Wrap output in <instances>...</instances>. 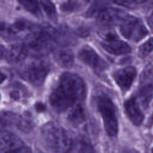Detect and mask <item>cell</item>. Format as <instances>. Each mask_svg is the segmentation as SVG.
Returning <instances> with one entry per match:
<instances>
[{"mask_svg":"<svg viewBox=\"0 0 153 153\" xmlns=\"http://www.w3.org/2000/svg\"><path fill=\"white\" fill-rule=\"evenodd\" d=\"M10 153H32V151L29 148L23 146Z\"/></svg>","mask_w":153,"mask_h":153,"instance_id":"30","label":"cell"},{"mask_svg":"<svg viewBox=\"0 0 153 153\" xmlns=\"http://www.w3.org/2000/svg\"><path fill=\"white\" fill-rule=\"evenodd\" d=\"M0 37L6 41H11L16 40L17 35L16 31L10 25L0 22Z\"/></svg>","mask_w":153,"mask_h":153,"instance_id":"20","label":"cell"},{"mask_svg":"<svg viewBox=\"0 0 153 153\" xmlns=\"http://www.w3.org/2000/svg\"><path fill=\"white\" fill-rule=\"evenodd\" d=\"M17 126L23 132L30 131L33 127V121L30 113L26 112L22 116H20Z\"/></svg>","mask_w":153,"mask_h":153,"instance_id":"18","label":"cell"},{"mask_svg":"<svg viewBox=\"0 0 153 153\" xmlns=\"http://www.w3.org/2000/svg\"><path fill=\"white\" fill-rule=\"evenodd\" d=\"M124 12L116 8H105L97 15V24L103 28H110L121 22L126 16Z\"/></svg>","mask_w":153,"mask_h":153,"instance_id":"6","label":"cell"},{"mask_svg":"<svg viewBox=\"0 0 153 153\" xmlns=\"http://www.w3.org/2000/svg\"><path fill=\"white\" fill-rule=\"evenodd\" d=\"M49 71V66L43 60H38L32 63L27 69V78L35 85H41L44 81Z\"/></svg>","mask_w":153,"mask_h":153,"instance_id":"9","label":"cell"},{"mask_svg":"<svg viewBox=\"0 0 153 153\" xmlns=\"http://www.w3.org/2000/svg\"><path fill=\"white\" fill-rule=\"evenodd\" d=\"M41 136L45 145L53 153H69L72 149L71 136L55 122L47 123L42 127Z\"/></svg>","mask_w":153,"mask_h":153,"instance_id":"2","label":"cell"},{"mask_svg":"<svg viewBox=\"0 0 153 153\" xmlns=\"http://www.w3.org/2000/svg\"><path fill=\"white\" fill-rule=\"evenodd\" d=\"M19 117L17 114L12 112H0V131H6L14 125H17Z\"/></svg>","mask_w":153,"mask_h":153,"instance_id":"16","label":"cell"},{"mask_svg":"<svg viewBox=\"0 0 153 153\" xmlns=\"http://www.w3.org/2000/svg\"><path fill=\"white\" fill-rule=\"evenodd\" d=\"M10 97L14 100H18L20 97V94L19 91L16 90H13L10 92Z\"/></svg>","mask_w":153,"mask_h":153,"instance_id":"34","label":"cell"},{"mask_svg":"<svg viewBox=\"0 0 153 153\" xmlns=\"http://www.w3.org/2000/svg\"><path fill=\"white\" fill-rule=\"evenodd\" d=\"M28 55L26 48L23 44L12 45L7 50L6 58L11 63H17L25 60Z\"/></svg>","mask_w":153,"mask_h":153,"instance_id":"14","label":"cell"},{"mask_svg":"<svg viewBox=\"0 0 153 153\" xmlns=\"http://www.w3.org/2000/svg\"><path fill=\"white\" fill-rule=\"evenodd\" d=\"M23 145L22 140L12 133H5L0 137V153H10Z\"/></svg>","mask_w":153,"mask_h":153,"instance_id":"11","label":"cell"},{"mask_svg":"<svg viewBox=\"0 0 153 153\" xmlns=\"http://www.w3.org/2000/svg\"><path fill=\"white\" fill-rule=\"evenodd\" d=\"M153 50V38H149L141 46L138 50V55L140 58H145Z\"/></svg>","mask_w":153,"mask_h":153,"instance_id":"25","label":"cell"},{"mask_svg":"<svg viewBox=\"0 0 153 153\" xmlns=\"http://www.w3.org/2000/svg\"><path fill=\"white\" fill-rule=\"evenodd\" d=\"M85 85L82 79L76 74H63L53 90L50 102L53 109L57 112H62L72 106L76 102L84 98Z\"/></svg>","mask_w":153,"mask_h":153,"instance_id":"1","label":"cell"},{"mask_svg":"<svg viewBox=\"0 0 153 153\" xmlns=\"http://www.w3.org/2000/svg\"><path fill=\"white\" fill-rule=\"evenodd\" d=\"M7 50L5 48V47L0 44V59L6 57Z\"/></svg>","mask_w":153,"mask_h":153,"instance_id":"33","label":"cell"},{"mask_svg":"<svg viewBox=\"0 0 153 153\" xmlns=\"http://www.w3.org/2000/svg\"><path fill=\"white\" fill-rule=\"evenodd\" d=\"M79 59L97 72H100L107 68L106 63L97 53L89 47H84L78 52Z\"/></svg>","mask_w":153,"mask_h":153,"instance_id":"7","label":"cell"},{"mask_svg":"<svg viewBox=\"0 0 153 153\" xmlns=\"http://www.w3.org/2000/svg\"><path fill=\"white\" fill-rule=\"evenodd\" d=\"M35 109L38 112H44L45 109V107L44 105L41 102H37L35 105Z\"/></svg>","mask_w":153,"mask_h":153,"instance_id":"31","label":"cell"},{"mask_svg":"<svg viewBox=\"0 0 153 153\" xmlns=\"http://www.w3.org/2000/svg\"><path fill=\"white\" fill-rule=\"evenodd\" d=\"M124 108L128 117L134 124L139 126L142 123L143 115L134 99L127 100L124 103Z\"/></svg>","mask_w":153,"mask_h":153,"instance_id":"13","label":"cell"},{"mask_svg":"<svg viewBox=\"0 0 153 153\" xmlns=\"http://www.w3.org/2000/svg\"><path fill=\"white\" fill-rule=\"evenodd\" d=\"M5 79H6V75L3 73L0 72V84H1Z\"/></svg>","mask_w":153,"mask_h":153,"instance_id":"35","label":"cell"},{"mask_svg":"<svg viewBox=\"0 0 153 153\" xmlns=\"http://www.w3.org/2000/svg\"><path fill=\"white\" fill-rule=\"evenodd\" d=\"M28 11L32 14L39 16L41 15V10L38 0H17Z\"/></svg>","mask_w":153,"mask_h":153,"instance_id":"21","label":"cell"},{"mask_svg":"<svg viewBox=\"0 0 153 153\" xmlns=\"http://www.w3.org/2000/svg\"><path fill=\"white\" fill-rule=\"evenodd\" d=\"M0 97H1V96H0Z\"/></svg>","mask_w":153,"mask_h":153,"instance_id":"39","label":"cell"},{"mask_svg":"<svg viewBox=\"0 0 153 153\" xmlns=\"http://www.w3.org/2000/svg\"><path fill=\"white\" fill-rule=\"evenodd\" d=\"M68 115V119L74 126L81 124L84 120V109L79 104H74Z\"/></svg>","mask_w":153,"mask_h":153,"instance_id":"17","label":"cell"},{"mask_svg":"<svg viewBox=\"0 0 153 153\" xmlns=\"http://www.w3.org/2000/svg\"><path fill=\"white\" fill-rule=\"evenodd\" d=\"M78 146L79 153H96L90 143L85 140H80Z\"/></svg>","mask_w":153,"mask_h":153,"instance_id":"27","label":"cell"},{"mask_svg":"<svg viewBox=\"0 0 153 153\" xmlns=\"http://www.w3.org/2000/svg\"><path fill=\"white\" fill-rule=\"evenodd\" d=\"M153 93V86L148 84L143 87L139 92V97L142 105L145 106L149 103Z\"/></svg>","mask_w":153,"mask_h":153,"instance_id":"22","label":"cell"},{"mask_svg":"<svg viewBox=\"0 0 153 153\" xmlns=\"http://www.w3.org/2000/svg\"><path fill=\"white\" fill-rule=\"evenodd\" d=\"M53 30V28L47 26L28 34L23 42L28 54L38 58L47 55L53 50L54 44Z\"/></svg>","mask_w":153,"mask_h":153,"instance_id":"3","label":"cell"},{"mask_svg":"<svg viewBox=\"0 0 153 153\" xmlns=\"http://www.w3.org/2000/svg\"><path fill=\"white\" fill-rule=\"evenodd\" d=\"M54 58L57 63L63 68H71L74 62L73 52L70 49L62 48L54 52Z\"/></svg>","mask_w":153,"mask_h":153,"instance_id":"15","label":"cell"},{"mask_svg":"<svg viewBox=\"0 0 153 153\" xmlns=\"http://www.w3.org/2000/svg\"><path fill=\"white\" fill-rule=\"evenodd\" d=\"M147 0H133L134 2V5H137V4H142L145 2H146Z\"/></svg>","mask_w":153,"mask_h":153,"instance_id":"36","label":"cell"},{"mask_svg":"<svg viewBox=\"0 0 153 153\" xmlns=\"http://www.w3.org/2000/svg\"><path fill=\"white\" fill-rule=\"evenodd\" d=\"M115 3L118 5L125 7H131L134 5L133 0H113Z\"/></svg>","mask_w":153,"mask_h":153,"instance_id":"29","label":"cell"},{"mask_svg":"<svg viewBox=\"0 0 153 153\" xmlns=\"http://www.w3.org/2000/svg\"><path fill=\"white\" fill-rule=\"evenodd\" d=\"M53 39L54 44L61 46H67L72 44L75 42L74 36L68 27L62 26L57 29L53 30Z\"/></svg>","mask_w":153,"mask_h":153,"instance_id":"12","label":"cell"},{"mask_svg":"<svg viewBox=\"0 0 153 153\" xmlns=\"http://www.w3.org/2000/svg\"><path fill=\"white\" fill-rule=\"evenodd\" d=\"M14 26L20 30H30L35 28V25L33 23L25 19L17 20L14 23Z\"/></svg>","mask_w":153,"mask_h":153,"instance_id":"26","label":"cell"},{"mask_svg":"<svg viewBox=\"0 0 153 153\" xmlns=\"http://www.w3.org/2000/svg\"><path fill=\"white\" fill-rule=\"evenodd\" d=\"M152 153H153V151H152Z\"/></svg>","mask_w":153,"mask_h":153,"instance_id":"38","label":"cell"},{"mask_svg":"<svg viewBox=\"0 0 153 153\" xmlns=\"http://www.w3.org/2000/svg\"><path fill=\"white\" fill-rule=\"evenodd\" d=\"M136 75V70L134 67L129 66L116 71L114 75L117 84L123 90H127L131 87Z\"/></svg>","mask_w":153,"mask_h":153,"instance_id":"10","label":"cell"},{"mask_svg":"<svg viewBox=\"0 0 153 153\" xmlns=\"http://www.w3.org/2000/svg\"><path fill=\"white\" fill-rule=\"evenodd\" d=\"M101 45L106 51L115 55L125 54L131 51L130 45L126 42L118 39L114 33L106 34Z\"/></svg>","mask_w":153,"mask_h":153,"instance_id":"8","label":"cell"},{"mask_svg":"<svg viewBox=\"0 0 153 153\" xmlns=\"http://www.w3.org/2000/svg\"><path fill=\"white\" fill-rule=\"evenodd\" d=\"M41 5L47 15L51 20H56L57 18V12L54 4L51 0H41Z\"/></svg>","mask_w":153,"mask_h":153,"instance_id":"23","label":"cell"},{"mask_svg":"<svg viewBox=\"0 0 153 153\" xmlns=\"http://www.w3.org/2000/svg\"><path fill=\"white\" fill-rule=\"evenodd\" d=\"M121 33L127 39L138 42L144 38L148 31L142 21L134 16H125L120 25Z\"/></svg>","mask_w":153,"mask_h":153,"instance_id":"4","label":"cell"},{"mask_svg":"<svg viewBox=\"0 0 153 153\" xmlns=\"http://www.w3.org/2000/svg\"><path fill=\"white\" fill-rule=\"evenodd\" d=\"M81 4L79 0H67L60 5V9L65 13H72L79 10Z\"/></svg>","mask_w":153,"mask_h":153,"instance_id":"24","label":"cell"},{"mask_svg":"<svg viewBox=\"0 0 153 153\" xmlns=\"http://www.w3.org/2000/svg\"><path fill=\"white\" fill-rule=\"evenodd\" d=\"M98 109L107 133L110 136H115L118 132V120L112 102L108 97H100L98 100Z\"/></svg>","mask_w":153,"mask_h":153,"instance_id":"5","label":"cell"},{"mask_svg":"<svg viewBox=\"0 0 153 153\" xmlns=\"http://www.w3.org/2000/svg\"><path fill=\"white\" fill-rule=\"evenodd\" d=\"M85 1H86V2H88L90 0H84Z\"/></svg>","mask_w":153,"mask_h":153,"instance_id":"37","label":"cell"},{"mask_svg":"<svg viewBox=\"0 0 153 153\" xmlns=\"http://www.w3.org/2000/svg\"><path fill=\"white\" fill-rule=\"evenodd\" d=\"M111 1V0H94L88 9L86 16L88 17H91L96 14H98L101 11L106 8V7L110 3Z\"/></svg>","mask_w":153,"mask_h":153,"instance_id":"19","label":"cell"},{"mask_svg":"<svg viewBox=\"0 0 153 153\" xmlns=\"http://www.w3.org/2000/svg\"><path fill=\"white\" fill-rule=\"evenodd\" d=\"M147 23L149 27L153 30V11L150 13V14L147 17Z\"/></svg>","mask_w":153,"mask_h":153,"instance_id":"32","label":"cell"},{"mask_svg":"<svg viewBox=\"0 0 153 153\" xmlns=\"http://www.w3.org/2000/svg\"><path fill=\"white\" fill-rule=\"evenodd\" d=\"M76 34L82 38L87 37L90 34V30L85 26H81L76 29Z\"/></svg>","mask_w":153,"mask_h":153,"instance_id":"28","label":"cell"}]
</instances>
